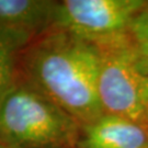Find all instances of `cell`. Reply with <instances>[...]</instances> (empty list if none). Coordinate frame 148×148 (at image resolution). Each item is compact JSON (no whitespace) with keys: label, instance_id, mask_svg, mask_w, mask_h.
<instances>
[{"label":"cell","instance_id":"obj_4","mask_svg":"<svg viewBox=\"0 0 148 148\" xmlns=\"http://www.w3.org/2000/svg\"><path fill=\"white\" fill-rule=\"evenodd\" d=\"M147 5L146 0H65L58 2L54 29L95 45L127 34Z\"/></svg>","mask_w":148,"mask_h":148},{"label":"cell","instance_id":"obj_6","mask_svg":"<svg viewBox=\"0 0 148 148\" xmlns=\"http://www.w3.org/2000/svg\"><path fill=\"white\" fill-rule=\"evenodd\" d=\"M58 1L0 0V27L29 35H36L55 27Z\"/></svg>","mask_w":148,"mask_h":148},{"label":"cell","instance_id":"obj_10","mask_svg":"<svg viewBox=\"0 0 148 148\" xmlns=\"http://www.w3.org/2000/svg\"><path fill=\"white\" fill-rule=\"evenodd\" d=\"M146 125H147V128H148V111H147V116H146Z\"/></svg>","mask_w":148,"mask_h":148},{"label":"cell","instance_id":"obj_3","mask_svg":"<svg viewBox=\"0 0 148 148\" xmlns=\"http://www.w3.org/2000/svg\"><path fill=\"white\" fill-rule=\"evenodd\" d=\"M95 46L100 58L98 90L104 113L146 125L148 75L138 58L130 34Z\"/></svg>","mask_w":148,"mask_h":148},{"label":"cell","instance_id":"obj_5","mask_svg":"<svg viewBox=\"0 0 148 148\" xmlns=\"http://www.w3.org/2000/svg\"><path fill=\"white\" fill-rule=\"evenodd\" d=\"M77 148H148V128L130 119L103 113L81 125Z\"/></svg>","mask_w":148,"mask_h":148},{"label":"cell","instance_id":"obj_2","mask_svg":"<svg viewBox=\"0 0 148 148\" xmlns=\"http://www.w3.org/2000/svg\"><path fill=\"white\" fill-rule=\"evenodd\" d=\"M81 125L29 85H14L0 98V140L21 148L76 146Z\"/></svg>","mask_w":148,"mask_h":148},{"label":"cell","instance_id":"obj_8","mask_svg":"<svg viewBox=\"0 0 148 148\" xmlns=\"http://www.w3.org/2000/svg\"><path fill=\"white\" fill-rule=\"evenodd\" d=\"M128 34L138 58L148 75V5L135 16Z\"/></svg>","mask_w":148,"mask_h":148},{"label":"cell","instance_id":"obj_1","mask_svg":"<svg viewBox=\"0 0 148 148\" xmlns=\"http://www.w3.org/2000/svg\"><path fill=\"white\" fill-rule=\"evenodd\" d=\"M27 85L74 117L80 125L104 111L99 98V51L60 29H52L23 49Z\"/></svg>","mask_w":148,"mask_h":148},{"label":"cell","instance_id":"obj_9","mask_svg":"<svg viewBox=\"0 0 148 148\" xmlns=\"http://www.w3.org/2000/svg\"><path fill=\"white\" fill-rule=\"evenodd\" d=\"M0 148H21V147H16V146H12V145H9V144H5L3 142L0 140Z\"/></svg>","mask_w":148,"mask_h":148},{"label":"cell","instance_id":"obj_7","mask_svg":"<svg viewBox=\"0 0 148 148\" xmlns=\"http://www.w3.org/2000/svg\"><path fill=\"white\" fill-rule=\"evenodd\" d=\"M32 41L29 35L0 27V98L16 84V55Z\"/></svg>","mask_w":148,"mask_h":148}]
</instances>
